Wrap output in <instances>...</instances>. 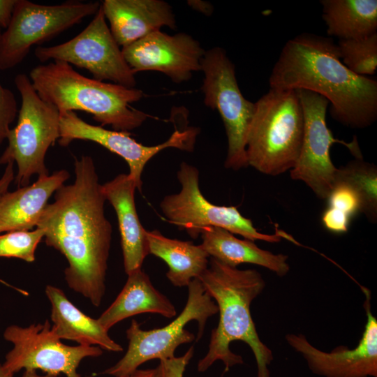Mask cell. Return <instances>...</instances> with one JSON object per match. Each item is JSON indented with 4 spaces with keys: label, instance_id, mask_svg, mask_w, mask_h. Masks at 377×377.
<instances>
[{
    "label": "cell",
    "instance_id": "cell-1",
    "mask_svg": "<svg viewBox=\"0 0 377 377\" xmlns=\"http://www.w3.org/2000/svg\"><path fill=\"white\" fill-rule=\"evenodd\" d=\"M74 168V182L54 192L36 227L44 230L45 244L66 258L68 286L98 307L105 293L112 226L93 159L75 158Z\"/></svg>",
    "mask_w": 377,
    "mask_h": 377
},
{
    "label": "cell",
    "instance_id": "cell-2",
    "mask_svg": "<svg viewBox=\"0 0 377 377\" xmlns=\"http://www.w3.org/2000/svg\"><path fill=\"white\" fill-rule=\"evenodd\" d=\"M269 84L321 95L330 105L332 117L346 127L364 128L377 119V81L347 68L330 37L304 33L288 40Z\"/></svg>",
    "mask_w": 377,
    "mask_h": 377
},
{
    "label": "cell",
    "instance_id": "cell-3",
    "mask_svg": "<svg viewBox=\"0 0 377 377\" xmlns=\"http://www.w3.org/2000/svg\"><path fill=\"white\" fill-rule=\"evenodd\" d=\"M218 307L219 320L211 332L208 350L198 361L197 369L205 372L216 361L224 371L244 364L233 353L230 343L242 341L251 349L257 366V377H270L269 366L274 360L272 350L260 339L251 313V304L264 290L265 281L256 269H239L211 258L198 278Z\"/></svg>",
    "mask_w": 377,
    "mask_h": 377
},
{
    "label": "cell",
    "instance_id": "cell-4",
    "mask_svg": "<svg viewBox=\"0 0 377 377\" xmlns=\"http://www.w3.org/2000/svg\"><path fill=\"white\" fill-rule=\"evenodd\" d=\"M29 77L40 98L59 113L84 111L101 126L124 132L140 127L148 117L130 105L143 97L142 90L85 77L68 63L40 64L30 71Z\"/></svg>",
    "mask_w": 377,
    "mask_h": 377
},
{
    "label": "cell",
    "instance_id": "cell-5",
    "mask_svg": "<svg viewBox=\"0 0 377 377\" xmlns=\"http://www.w3.org/2000/svg\"><path fill=\"white\" fill-rule=\"evenodd\" d=\"M255 105L246 137L248 165L270 176L291 170L300 155L304 130L297 90L269 88Z\"/></svg>",
    "mask_w": 377,
    "mask_h": 377
},
{
    "label": "cell",
    "instance_id": "cell-6",
    "mask_svg": "<svg viewBox=\"0 0 377 377\" xmlns=\"http://www.w3.org/2000/svg\"><path fill=\"white\" fill-rule=\"evenodd\" d=\"M14 83L22 103L17 125L8 133V145L0 157V165L16 162L15 182L21 188L28 186L34 175H48L45 157L59 138L60 114L56 107L40 98L26 74H17Z\"/></svg>",
    "mask_w": 377,
    "mask_h": 377
},
{
    "label": "cell",
    "instance_id": "cell-7",
    "mask_svg": "<svg viewBox=\"0 0 377 377\" xmlns=\"http://www.w3.org/2000/svg\"><path fill=\"white\" fill-rule=\"evenodd\" d=\"M188 297L184 309L168 325L145 330L135 319L126 330L128 349L124 355L103 374L114 377L128 375L142 364L157 359L159 361L175 357L176 349L182 344L194 341V334L185 329L192 320L198 325L197 341L202 337L207 320L218 313V307L198 279L188 284Z\"/></svg>",
    "mask_w": 377,
    "mask_h": 377
},
{
    "label": "cell",
    "instance_id": "cell-8",
    "mask_svg": "<svg viewBox=\"0 0 377 377\" xmlns=\"http://www.w3.org/2000/svg\"><path fill=\"white\" fill-rule=\"evenodd\" d=\"M201 66L204 103L218 111L226 129L228 149L224 166L235 171L246 168V137L255 103L242 94L235 65L223 48L214 47L205 51Z\"/></svg>",
    "mask_w": 377,
    "mask_h": 377
},
{
    "label": "cell",
    "instance_id": "cell-9",
    "mask_svg": "<svg viewBox=\"0 0 377 377\" xmlns=\"http://www.w3.org/2000/svg\"><path fill=\"white\" fill-rule=\"evenodd\" d=\"M177 179L181 184L178 193L168 195L160 203L164 216L193 239L200 235L202 228L218 227L251 240L276 243L283 234L259 232L251 220L244 217L234 206H219L210 202L199 186V171L186 162L180 164Z\"/></svg>",
    "mask_w": 377,
    "mask_h": 377
},
{
    "label": "cell",
    "instance_id": "cell-10",
    "mask_svg": "<svg viewBox=\"0 0 377 377\" xmlns=\"http://www.w3.org/2000/svg\"><path fill=\"white\" fill-rule=\"evenodd\" d=\"M101 3L67 1L47 6L17 0L8 27L0 36V70L20 64L32 46L52 40L61 33L94 15Z\"/></svg>",
    "mask_w": 377,
    "mask_h": 377
},
{
    "label": "cell",
    "instance_id": "cell-11",
    "mask_svg": "<svg viewBox=\"0 0 377 377\" xmlns=\"http://www.w3.org/2000/svg\"><path fill=\"white\" fill-rule=\"evenodd\" d=\"M296 90L303 112L304 130L300 155L290 170V177L304 182L318 198L326 200L337 171L331 159V147L341 144L355 158L363 156L355 137L349 142L334 137L326 123L329 102L325 97L309 90Z\"/></svg>",
    "mask_w": 377,
    "mask_h": 377
},
{
    "label": "cell",
    "instance_id": "cell-12",
    "mask_svg": "<svg viewBox=\"0 0 377 377\" xmlns=\"http://www.w3.org/2000/svg\"><path fill=\"white\" fill-rule=\"evenodd\" d=\"M119 47L101 6L89 24L74 38L53 46H38L34 55L42 63L49 60L64 61L85 68L95 80L135 88V73L126 63Z\"/></svg>",
    "mask_w": 377,
    "mask_h": 377
},
{
    "label": "cell",
    "instance_id": "cell-13",
    "mask_svg": "<svg viewBox=\"0 0 377 377\" xmlns=\"http://www.w3.org/2000/svg\"><path fill=\"white\" fill-rule=\"evenodd\" d=\"M3 337L13 347L2 365L13 375L21 369H40L51 375L81 377L77 372L80 362L84 358L103 354V349L98 346L63 343L48 320L28 327L10 325L5 330Z\"/></svg>",
    "mask_w": 377,
    "mask_h": 377
},
{
    "label": "cell",
    "instance_id": "cell-14",
    "mask_svg": "<svg viewBox=\"0 0 377 377\" xmlns=\"http://www.w3.org/2000/svg\"><path fill=\"white\" fill-rule=\"evenodd\" d=\"M59 114V145L67 147L75 140H89L101 145L125 160L129 167L128 175L140 191L142 189V172L146 164L154 156L169 147L192 151L200 133L199 128L195 127H176L164 142L146 146L131 138L129 132L110 131L101 126L91 125L80 118L75 112Z\"/></svg>",
    "mask_w": 377,
    "mask_h": 377
},
{
    "label": "cell",
    "instance_id": "cell-15",
    "mask_svg": "<svg viewBox=\"0 0 377 377\" xmlns=\"http://www.w3.org/2000/svg\"><path fill=\"white\" fill-rule=\"evenodd\" d=\"M367 322L358 344L353 349L339 346L325 352L313 346L302 334H288L290 346L300 353L309 370L323 377H377V320L371 309V292L362 287Z\"/></svg>",
    "mask_w": 377,
    "mask_h": 377
},
{
    "label": "cell",
    "instance_id": "cell-16",
    "mask_svg": "<svg viewBox=\"0 0 377 377\" xmlns=\"http://www.w3.org/2000/svg\"><path fill=\"white\" fill-rule=\"evenodd\" d=\"M121 51L134 73L158 71L175 83L188 81L193 72L201 71L205 52L191 35H169L160 30L121 47Z\"/></svg>",
    "mask_w": 377,
    "mask_h": 377
},
{
    "label": "cell",
    "instance_id": "cell-17",
    "mask_svg": "<svg viewBox=\"0 0 377 377\" xmlns=\"http://www.w3.org/2000/svg\"><path fill=\"white\" fill-rule=\"evenodd\" d=\"M119 46H127L163 27H176L171 6L163 0H105L101 4Z\"/></svg>",
    "mask_w": 377,
    "mask_h": 377
},
{
    "label": "cell",
    "instance_id": "cell-18",
    "mask_svg": "<svg viewBox=\"0 0 377 377\" xmlns=\"http://www.w3.org/2000/svg\"><path fill=\"white\" fill-rule=\"evenodd\" d=\"M135 189L134 182L124 173L101 185L103 194L117 214L126 274L141 269L149 255L147 230L140 223L135 207Z\"/></svg>",
    "mask_w": 377,
    "mask_h": 377
},
{
    "label": "cell",
    "instance_id": "cell-19",
    "mask_svg": "<svg viewBox=\"0 0 377 377\" xmlns=\"http://www.w3.org/2000/svg\"><path fill=\"white\" fill-rule=\"evenodd\" d=\"M69 178L66 170L38 177L31 185L0 195V234L37 226L50 196Z\"/></svg>",
    "mask_w": 377,
    "mask_h": 377
},
{
    "label": "cell",
    "instance_id": "cell-20",
    "mask_svg": "<svg viewBox=\"0 0 377 377\" xmlns=\"http://www.w3.org/2000/svg\"><path fill=\"white\" fill-rule=\"evenodd\" d=\"M114 302L98 318L108 331L119 322L140 313H156L171 318L177 315L175 305L152 284L148 274L138 269L128 274Z\"/></svg>",
    "mask_w": 377,
    "mask_h": 377
},
{
    "label": "cell",
    "instance_id": "cell-21",
    "mask_svg": "<svg viewBox=\"0 0 377 377\" xmlns=\"http://www.w3.org/2000/svg\"><path fill=\"white\" fill-rule=\"evenodd\" d=\"M45 293L51 304L52 327L59 339L73 341L82 346H98L110 352L123 351V347L110 337L98 319L77 308L61 289L47 285Z\"/></svg>",
    "mask_w": 377,
    "mask_h": 377
},
{
    "label": "cell",
    "instance_id": "cell-22",
    "mask_svg": "<svg viewBox=\"0 0 377 377\" xmlns=\"http://www.w3.org/2000/svg\"><path fill=\"white\" fill-rule=\"evenodd\" d=\"M200 237L201 244L209 257L227 265L237 267L243 263L256 265L279 276H286L290 270L287 255L262 249L253 241L239 239L223 228H204Z\"/></svg>",
    "mask_w": 377,
    "mask_h": 377
},
{
    "label": "cell",
    "instance_id": "cell-23",
    "mask_svg": "<svg viewBox=\"0 0 377 377\" xmlns=\"http://www.w3.org/2000/svg\"><path fill=\"white\" fill-rule=\"evenodd\" d=\"M146 235L149 254L167 264L166 276L174 286H188L207 268L209 256L202 244L171 239L157 230H147Z\"/></svg>",
    "mask_w": 377,
    "mask_h": 377
},
{
    "label": "cell",
    "instance_id": "cell-24",
    "mask_svg": "<svg viewBox=\"0 0 377 377\" xmlns=\"http://www.w3.org/2000/svg\"><path fill=\"white\" fill-rule=\"evenodd\" d=\"M320 3L329 36L356 39L377 33L376 0H322Z\"/></svg>",
    "mask_w": 377,
    "mask_h": 377
},
{
    "label": "cell",
    "instance_id": "cell-25",
    "mask_svg": "<svg viewBox=\"0 0 377 377\" xmlns=\"http://www.w3.org/2000/svg\"><path fill=\"white\" fill-rule=\"evenodd\" d=\"M353 184L360 193L363 213L369 221H377V168L376 165L355 158L346 165L337 168L335 180Z\"/></svg>",
    "mask_w": 377,
    "mask_h": 377
},
{
    "label": "cell",
    "instance_id": "cell-26",
    "mask_svg": "<svg viewBox=\"0 0 377 377\" xmlns=\"http://www.w3.org/2000/svg\"><path fill=\"white\" fill-rule=\"evenodd\" d=\"M343 64L353 73L369 77L377 68V33L369 36L339 40L337 43Z\"/></svg>",
    "mask_w": 377,
    "mask_h": 377
},
{
    "label": "cell",
    "instance_id": "cell-27",
    "mask_svg": "<svg viewBox=\"0 0 377 377\" xmlns=\"http://www.w3.org/2000/svg\"><path fill=\"white\" fill-rule=\"evenodd\" d=\"M44 230H16L0 235V257L17 258L28 263L35 260L38 244L44 237Z\"/></svg>",
    "mask_w": 377,
    "mask_h": 377
},
{
    "label": "cell",
    "instance_id": "cell-28",
    "mask_svg": "<svg viewBox=\"0 0 377 377\" xmlns=\"http://www.w3.org/2000/svg\"><path fill=\"white\" fill-rule=\"evenodd\" d=\"M326 200L327 207L351 219L362 211L363 202L360 193L353 184L346 181L336 180Z\"/></svg>",
    "mask_w": 377,
    "mask_h": 377
},
{
    "label": "cell",
    "instance_id": "cell-29",
    "mask_svg": "<svg viewBox=\"0 0 377 377\" xmlns=\"http://www.w3.org/2000/svg\"><path fill=\"white\" fill-rule=\"evenodd\" d=\"M1 31L0 28V36ZM18 112L14 94L0 83V144L7 138L10 125Z\"/></svg>",
    "mask_w": 377,
    "mask_h": 377
},
{
    "label": "cell",
    "instance_id": "cell-30",
    "mask_svg": "<svg viewBox=\"0 0 377 377\" xmlns=\"http://www.w3.org/2000/svg\"><path fill=\"white\" fill-rule=\"evenodd\" d=\"M194 354V347L191 346L186 352L179 356L160 360L154 368V377H184L187 366Z\"/></svg>",
    "mask_w": 377,
    "mask_h": 377
},
{
    "label": "cell",
    "instance_id": "cell-31",
    "mask_svg": "<svg viewBox=\"0 0 377 377\" xmlns=\"http://www.w3.org/2000/svg\"><path fill=\"white\" fill-rule=\"evenodd\" d=\"M324 228L334 234L348 232L351 219L330 207H326L321 216Z\"/></svg>",
    "mask_w": 377,
    "mask_h": 377
},
{
    "label": "cell",
    "instance_id": "cell-32",
    "mask_svg": "<svg viewBox=\"0 0 377 377\" xmlns=\"http://www.w3.org/2000/svg\"><path fill=\"white\" fill-rule=\"evenodd\" d=\"M17 0H0V28L6 29Z\"/></svg>",
    "mask_w": 377,
    "mask_h": 377
},
{
    "label": "cell",
    "instance_id": "cell-33",
    "mask_svg": "<svg viewBox=\"0 0 377 377\" xmlns=\"http://www.w3.org/2000/svg\"><path fill=\"white\" fill-rule=\"evenodd\" d=\"M188 4L194 10L200 12L206 15H211L213 13V6L202 1H188Z\"/></svg>",
    "mask_w": 377,
    "mask_h": 377
},
{
    "label": "cell",
    "instance_id": "cell-34",
    "mask_svg": "<svg viewBox=\"0 0 377 377\" xmlns=\"http://www.w3.org/2000/svg\"><path fill=\"white\" fill-rule=\"evenodd\" d=\"M13 179V165H8L3 177L0 179V195L6 191L7 187Z\"/></svg>",
    "mask_w": 377,
    "mask_h": 377
},
{
    "label": "cell",
    "instance_id": "cell-35",
    "mask_svg": "<svg viewBox=\"0 0 377 377\" xmlns=\"http://www.w3.org/2000/svg\"><path fill=\"white\" fill-rule=\"evenodd\" d=\"M154 368L146 369H137L134 372L124 376L119 377H154Z\"/></svg>",
    "mask_w": 377,
    "mask_h": 377
},
{
    "label": "cell",
    "instance_id": "cell-36",
    "mask_svg": "<svg viewBox=\"0 0 377 377\" xmlns=\"http://www.w3.org/2000/svg\"><path fill=\"white\" fill-rule=\"evenodd\" d=\"M22 377H57V376L48 374L40 375L36 370H25Z\"/></svg>",
    "mask_w": 377,
    "mask_h": 377
},
{
    "label": "cell",
    "instance_id": "cell-37",
    "mask_svg": "<svg viewBox=\"0 0 377 377\" xmlns=\"http://www.w3.org/2000/svg\"><path fill=\"white\" fill-rule=\"evenodd\" d=\"M0 377H13V374L6 371L3 365L0 364Z\"/></svg>",
    "mask_w": 377,
    "mask_h": 377
}]
</instances>
